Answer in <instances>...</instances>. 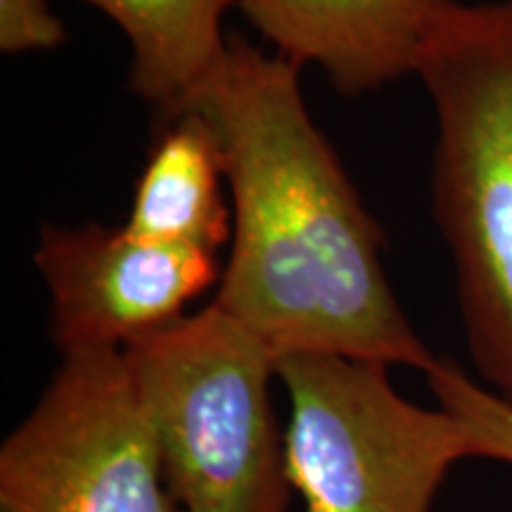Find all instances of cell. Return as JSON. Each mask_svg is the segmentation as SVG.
Masks as SVG:
<instances>
[{
  "instance_id": "obj_7",
  "label": "cell",
  "mask_w": 512,
  "mask_h": 512,
  "mask_svg": "<svg viewBox=\"0 0 512 512\" xmlns=\"http://www.w3.org/2000/svg\"><path fill=\"white\" fill-rule=\"evenodd\" d=\"M460 0H235L249 24L344 95L415 74L434 24Z\"/></svg>"
},
{
  "instance_id": "obj_6",
  "label": "cell",
  "mask_w": 512,
  "mask_h": 512,
  "mask_svg": "<svg viewBox=\"0 0 512 512\" xmlns=\"http://www.w3.org/2000/svg\"><path fill=\"white\" fill-rule=\"evenodd\" d=\"M34 264L50 294V339L60 354L124 351L190 316L219 285L207 249L145 240L121 228L43 226Z\"/></svg>"
},
{
  "instance_id": "obj_5",
  "label": "cell",
  "mask_w": 512,
  "mask_h": 512,
  "mask_svg": "<svg viewBox=\"0 0 512 512\" xmlns=\"http://www.w3.org/2000/svg\"><path fill=\"white\" fill-rule=\"evenodd\" d=\"M0 512H176L124 351H74L0 448Z\"/></svg>"
},
{
  "instance_id": "obj_11",
  "label": "cell",
  "mask_w": 512,
  "mask_h": 512,
  "mask_svg": "<svg viewBox=\"0 0 512 512\" xmlns=\"http://www.w3.org/2000/svg\"><path fill=\"white\" fill-rule=\"evenodd\" d=\"M67 41L48 0H0V50L5 55L55 50Z\"/></svg>"
},
{
  "instance_id": "obj_10",
  "label": "cell",
  "mask_w": 512,
  "mask_h": 512,
  "mask_svg": "<svg viewBox=\"0 0 512 512\" xmlns=\"http://www.w3.org/2000/svg\"><path fill=\"white\" fill-rule=\"evenodd\" d=\"M425 380L437 406L451 413L470 434L477 458L512 465V406L508 401L444 356H437Z\"/></svg>"
},
{
  "instance_id": "obj_9",
  "label": "cell",
  "mask_w": 512,
  "mask_h": 512,
  "mask_svg": "<svg viewBox=\"0 0 512 512\" xmlns=\"http://www.w3.org/2000/svg\"><path fill=\"white\" fill-rule=\"evenodd\" d=\"M124 31L128 88L171 119L188 110L226 53L221 22L235 0H83Z\"/></svg>"
},
{
  "instance_id": "obj_4",
  "label": "cell",
  "mask_w": 512,
  "mask_h": 512,
  "mask_svg": "<svg viewBox=\"0 0 512 512\" xmlns=\"http://www.w3.org/2000/svg\"><path fill=\"white\" fill-rule=\"evenodd\" d=\"M290 401L285 470L306 512H434L475 444L444 408L396 392L389 366L325 354L275 361Z\"/></svg>"
},
{
  "instance_id": "obj_8",
  "label": "cell",
  "mask_w": 512,
  "mask_h": 512,
  "mask_svg": "<svg viewBox=\"0 0 512 512\" xmlns=\"http://www.w3.org/2000/svg\"><path fill=\"white\" fill-rule=\"evenodd\" d=\"M124 228L138 238L214 254L230 245L226 155L214 121L200 107L162 121L133 188Z\"/></svg>"
},
{
  "instance_id": "obj_3",
  "label": "cell",
  "mask_w": 512,
  "mask_h": 512,
  "mask_svg": "<svg viewBox=\"0 0 512 512\" xmlns=\"http://www.w3.org/2000/svg\"><path fill=\"white\" fill-rule=\"evenodd\" d=\"M162 470L188 512H287L275 358L207 304L124 349Z\"/></svg>"
},
{
  "instance_id": "obj_2",
  "label": "cell",
  "mask_w": 512,
  "mask_h": 512,
  "mask_svg": "<svg viewBox=\"0 0 512 512\" xmlns=\"http://www.w3.org/2000/svg\"><path fill=\"white\" fill-rule=\"evenodd\" d=\"M415 76L437 117L434 216L479 382L512 406V0L456 3Z\"/></svg>"
},
{
  "instance_id": "obj_1",
  "label": "cell",
  "mask_w": 512,
  "mask_h": 512,
  "mask_svg": "<svg viewBox=\"0 0 512 512\" xmlns=\"http://www.w3.org/2000/svg\"><path fill=\"white\" fill-rule=\"evenodd\" d=\"M299 69L228 36L190 105L219 131L233 207L230 252L209 304L275 361L325 354L425 375L437 356L396 299L382 230L311 119Z\"/></svg>"
}]
</instances>
